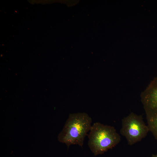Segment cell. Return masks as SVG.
<instances>
[{
    "mask_svg": "<svg viewBox=\"0 0 157 157\" xmlns=\"http://www.w3.org/2000/svg\"><path fill=\"white\" fill-rule=\"evenodd\" d=\"M92 119L85 113L71 114L58 137V141L68 147L72 145L82 147L85 138L90 131Z\"/></svg>",
    "mask_w": 157,
    "mask_h": 157,
    "instance_id": "obj_1",
    "label": "cell"
},
{
    "mask_svg": "<svg viewBox=\"0 0 157 157\" xmlns=\"http://www.w3.org/2000/svg\"><path fill=\"white\" fill-rule=\"evenodd\" d=\"M89 134L88 145L95 156L104 154L117 144L121 137L115 128L100 122L92 125Z\"/></svg>",
    "mask_w": 157,
    "mask_h": 157,
    "instance_id": "obj_2",
    "label": "cell"
},
{
    "mask_svg": "<svg viewBox=\"0 0 157 157\" xmlns=\"http://www.w3.org/2000/svg\"><path fill=\"white\" fill-rule=\"evenodd\" d=\"M149 131L141 115L131 113L122 120L120 133L125 137L129 145L141 141L146 137Z\"/></svg>",
    "mask_w": 157,
    "mask_h": 157,
    "instance_id": "obj_3",
    "label": "cell"
},
{
    "mask_svg": "<svg viewBox=\"0 0 157 157\" xmlns=\"http://www.w3.org/2000/svg\"><path fill=\"white\" fill-rule=\"evenodd\" d=\"M141 99L149 131L157 140V77L142 92Z\"/></svg>",
    "mask_w": 157,
    "mask_h": 157,
    "instance_id": "obj_4",
    "label": "cell"
},
{
    "mask_svg": "<svg viewBox=\"0 0 157 157\" xmlns=\"http://www.w3.org/2000/svg\"><path fill=\"white\" fill-rule=\"evenodd\" d=\"M152 157H157V154L156 155H153Z\"/></svg>",
    "mask_w": 157,
    "mask_h": 157,
    "instance_id": "obj_5",
    "label": "cell"
}]
</instances>
